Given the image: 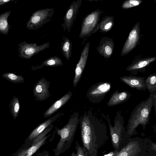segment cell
<instances>
[{"mask_svg":"<svg viewBox=\"0 0 156 156\" xmlns=\"http://www.w3.org/2000/svg\"><path fill=\"white\" fill-rule=\"evenodd\" d=\"M79 119L83 147L89 156H98L99 149L108 139L105 123L92 109L85 111Z\"/></svg>","mask_w":156,"mask_h":156,"instance_id":"obj_1","label":"cell"},{"mask_svg":"<svg viewBox=\"0 0 156 156\" xmlns=\"http://www.w3.org/2000/svg\"><path fill=\"white\" fill-rule=\"evenodd\" d=\"M153 106V93L150 94L148 98L141 101L133 109L128 120L126 129L129 139L137 134L136 129L139 126L143 130L149 124L151 109Z\"/></svg>","mask_w":156,"mask_h":156,"instance_id":"obj_2","label":"cell"},{"mask_svg":"<svg viewBox=\"0 0 156 156\" xmlns=\"http://www.w3.org/2000/svg\"><path fill=\"white\" fill-rule=\"evenodd\" d=\"M101 116L106 120L109 128L112 143L115 150L119 152L130 139L128 138L124 126V120L121 112H117L112 126L109 116L101 114Z\"/></svg>","mask_w":156,"mask_h":156,"instance_id":"obj_3","label":"cell"},{"mask_svg":"<svg viewBox=\"0 0 156 156\" xmlns=\"http://www.w3.org/2000/svg\"><path fill=\"white\" fill-rule=\"evenodd\" d=\"M79 118L78 112H74L65 126L61 129H57V134L60 138L55 151V156H58L70 147L80 123Z\"/></svg>","mask_w":156,"mask_h":156,"instance_id":"obj_4","label":"cell"},{"mask_svg":"<svg viewBox=\"0 0 156 156\" xmlns=\"http://www.w3.org/2000/svg\"><path fill=\"white\" fill-rule=\"evenodd\" d=\"M147 138H130L116 156H147Z\"/></svg>","mask_w":156,"mask_h":156,"instance_id":"obj_5","label":"cell"},{"mask_svg":"<svg viewBox=\"0 0 156 156\" xmlns=\"http://www.w3.org/2000/svg\"><path fill=\"white\" fill-rule=\"evenodd\" d=\"M103 12L100 9H96L84 18L81 24L80 38L89 37L99 30V21Z\"/></svg>","mask_w":156,"mask_h":156,"instance_id":"obj_6","label":"cell"},{"mask_svg":"<svg viewBox=\"0 0 156 156\" xmlns=\"http://www.w3.org/2000/svg\"><path fill=\"white\" fill-rule=\"evenodd\" d=\"M54 12V8H47L35 11L27 22V28L33 30L39 29L51 21Z\"/></svg>","mask_w":156,"mask_h":156,"instance_id":"obj_7","label":"cell"},{"mask_svg":"<svg viewBox=\"0 0 156 156\" xmlns=\"http://www.w3.org/2000/svg\"><path fill=\"white\" fill-rule=\"evenodd\" d=\"M111 87V84L108 82H100L94 84L87 90L86 97L90 102L98 103L104 99Z\"/></svg>","mask_w":156,"mask_h":156,"instance_id":"obj_8","label":"cell"},{"mask_svg":"<svg viewBox=\"0 0 156 156\" xmlns=\"http://www.w3.org/2000/svg\"><path fill=\"white\" fill-rule=\"evenodd\" d=\"M50 46L49 42L37 45L36 43H29L23 41L18 44L19 56L21 58L30 59L34 55L49 48Z\"/></svg>","mask_w":156,"mask_h":156,"instance_id":"obj_9","label":"cell"},{"mask_svg":"<svg viewBox=\"0 0 156 156\" xmlns=\"http://www.w3.org/2000/svg\"><path fill=\"white\" fill-rule=\"evenodd\" d=\"M82 2V0L73 1L66 11L63 19L64 21L61 24L64 32L66 29L69 33L71 31L72 26L76 19Z\"/></svg>","mask_w":156,"mask_h":156,"instance_id":"obj_10","label":"cell"},{"mask_svg":"<svg viewBox=\"0 0 156 156\" xmlns=\"http://www.w3.org/2000/svg\"><path fill=\"white\" fill-rule=\"evenodd\" d=\"M50 82L42 77L34 86L33 94L35 100L43 101L47 99L51 95L49 90Z\"/></svg>","mask_w":156,"mask_h":156,"instance_id":"obj_11","label":"cell"},{"mask_svg":"<svg viewBox=\"0 0 156 156\" xmlns=\"http://www.w3.org/2000/svg\"><path fill=\"white\" fill-rule=\"evenodd\" d=\"M90 45V41L87 42L85 44L82 51L79 62L76 65L73 83L74 87H76L79 82L86 64L89 54Z\"/></svg>","mask_w":156,"mask_h":156,"instance_id":"obj_12","label":"cell"},{"mask_svg":"<svg viewBox=\"0 0 156 156\" xmlns=\"http://www.w3.org/2000/svg\"><path fill=\"white\" fill-rule=\"evenodd\" d=\"M99 44L96 49L99 54L106 59L110 58L114 48V42L112 38L107 37H102Z\"/></svg>","mask_w":156,"mask_h":156,"instance_id":"obj_13","label":"cell"},{"mask_svg":"<svg viewBox=\"0 0 156 156\" xmlns=\"http://www.w3.org/2000/svg\"><path fill=\"white\" fill-rule=\"evenodd\" d=\"M146 77L133 75L124 76L119 77L120 80L130 87L138 90H145L146 88Z\"/></svg>","mask_w":156,"mask_h":156,"instance_id":"obj_14","label":"cell"},{"mask_svg":"<svg viewBox=\"0 0 156 156\" xmlns=\"http://www.w3.org/2000/svg\"><path fill=\"white\" fill-rule=\"evenodd\" d=\"M73 92L69 90L61 98L56 100L43 113V117L46 118L50 117L63 106L71 98Z\"/></svg>","mask_w":156,"mask_h":156,"instance_id":"obj_15","label":"cell"},{"mask_svg":"<svg viewBox=\"0 0 156 156\" xmlns=\"http://www.w3.org/2000/svg\"><path fill=\"white\" fill-rule=\"evenodd\" d=\"M131 94L126 90L119 92V90L115 91L106 103L108 107L124 103L131 97Z\"/></svg>","mask_w":156,"mask_h":156,"instance_id":"obj_16","label":"cell"},{"mask_svg":"<svg viewBox=\"0 0 156 156\" xmlns=\"http://www.w3.org/2000/svg\"><path fill=\"white\" fill-rule=\"evenodd\" d=\"M64 114V113L60 112L54 116L50 118L46 121L40 124L31 133L29 137V140L34 139L44 131L50 124L55 121L59 117L63 116Z\"/></svg>","mask_w":156,"mask_h":156,"instance_id":"obj_17","label":"cell"},{"mask_svg":"<svg viewBox=\"0 0 156 156\" xmlns=\"http://www.w3.org/2000/svg\"><path fill=\"white\" fill-rule=\"evenodd\" d=\"M63 65L61 59L56 56H55L46 59L40 65L31 66V69L32 70H36L45 66L54 67L62 66Z\"/></svg>","mask_w":156,"mask_h":156,"instance_id":"obj_18","label":"cell"},{"mask_svg":"<svg viewBox=\"0 0 156 156\" xmlns=\"http://www.w3.org/2000/svg\"><path fill=\"white\" fill-rule=\"evenodd\" d=\"M114 25V17L105 16L99 22V32L103 33L109 31Z\"/></svg>","mask_w":156,"mask_h":156,"instance_id":"obj_19","label":"cell"},{"mask_svg":"<svg viewBox=\"0 0 156 156\" xmlns=\"http://www.w3.org/2000/svg\"><path fill=\"white\" fill-rule=\"evenodd\" d=\"M63 41L61 44L62 53L67 60H69L72 56V44L69 39L64 36Z\"/></svg>","mask_w":156,"mask_h":156,"instance_id":"obj_20","label":"cell"},{"mask_svg":"<svg viewBox=\"0 0 156 156\" xmlns=\"http://www.w3.org/2000/svg\"><path fill=\"white\" fill-rule=\"evenodd\" d=\"M137 33L135 30H132L122 50L121 55L124 56L129 52L133 48L135 41Z\"/></svg>","mask_w":156,"mask_h":156,"instance_id":"obj_21","label":"cell"},{"mask_svg":"<svg viewBox=\"0 0 156 156\" xmlns=\"http://www.w3.org/2000/svg\"><path fill=\"white\" fill-rule=\"evenodd\" d=\"M11 12L10 10L7 11L0 15V33L1 34L6 35L8 34L9 25L8 23V18Z\"/></svg>","mask_w":156,"mask_h":156,"instance_id":"obj_22","label":"cell"},{"mask_svg":"<svg viewBox=\"0 0 156 156\" xmlns=\"http://www.w3.org/2000/svg\"><path fill=\"white\" fill-rule=\"evenodd\" d=\"M9 108L12 115L15 120L18 117L20 110V101L17 97L14 96L11 100Z\"/></svg>","mask_w":156,"mask_h":156,"instance_id":"obj_23","label":"cell"},{"mask_svg":"<svg viewBox=\"0 0 156 156\" xmlns=\"http://www.w3.org/2000/svg\"><path fill=\"white\" fill-rule=\"evenodd\" d=\"M146 88L150 94L156 92V73L149 75L145 80Z\"/></svg>","mask_w":156,"mask_h":156,"instance_id":"obj_24","label":"cell"},{"mask_svg":"<svg viewBox=\"0 0 156 156\" xmlns=\"http://www.w3.org/2000/svg\"><path fill=\"white\" fill-rule=\"evenodd\" d=\"M5 79L14 83H23L25 81L24 77L20 75H17L10 72H6L2 75Z\"/></svg>","mask_w":156,"mask_h":156,"instance_id":"obj_25","label":"cell"},{"mask_svg":"<svg viewBox=\"0 0 156 156\" xmlns=\"http://www.w3.org/2000/svg\"><path fill=\"white\" fill-rule=\"evenodd\" d=\"M147 156H156V142L148 138L147 145Z\"/></svg>","mask_w":156,"mask_h":156,"instance_id":"obj_26","label":"cell"},{"mask_svg":"<svg viewBox=\"0 0 156 156\" xmlns=\"http://www.w3.org/2000/svg\"><path fill=\"white\" fill-rule=\"evenodd\" d=\"M48 136L45 137L41 141L37 142L27 150V154L31 156L34 154L43 144Z\"/></svg>","mask_w":156,"mask_h":156,"instance_id":"obj_27","label":"cell"},{"mask_svg":"<svg viewBox=\"0 0 156 156\" xmlns=\"http://www.w3.org/2000/svg\"><path fill=\"white\" fill-rule=\"evenodd\" d=\"M75 149L76 153L73 152L71 156H89L86 151L80 144L78 141L76 142Z\"/></svg>","mask_w":156,"mask_h":156,"instance_id":"obj_28","label":"cell"},{"mask_svg":"<svg viewBox=\"0 0 156 156\" xmlns=\"http://www.w3.org/2000/svg\"><path fill=\"white\" fill-rule=\"evenodd\" d=\"M48 127L34 139L32 143V146L43 139L45 135L52 129L53 126V125L51 124L49 125V127Z\"/></svg>","mask_w":156,"mask_h":156,"instance_id":"obj_29","label":"cell"},{"mask_svg":"<svg viewBox=\"0 0 156 156\" xmlns=\"http://www.w3.org/2000/svg\"><path fill=\"white\" fill-rule=\"evenodd\" d=\"M139 2L137 1L130 0L125 1L122 4L121 7L122 9H126L138 5Z\"/></svg>","mask_w":156,"mask_h":156,"instance_id":"obj_30","label":"cell"},{"mask_svg":"<svg viewBox=\"0 0 156 156\" xmlns=\"http://www.w3.org/2000/svg\"><path fill=\"white\" fill-rule=\"evenodd\" d=\"M153 93V106L154 108L155 116H156V92Z\"/></svg>","mask_w":156,"mask_h":156,"instance_id":"obj_31","label":"cell"},{"mask_svg":"<svg viewBox=\"0 0 156 156\" xmlns=\"http://www.w3.org/2000/svg\"><path fill=\"white\" fill-rule=\"evenodd\" d=\"M119 151L117 150H114V151H111L108 154L105 155L104 156H116Z\"/></svg>","mask_w":156,"mask_h":156,"instance_id":"obj_32","label":"cell"},{"mask_svg":"<svg viewBox=\"0 0 156 156\" xmlns=\"http://www.w3.org/2000/svg\"><path fill=\"white\" fill-rule=\"evenodd\" d=\"M14 0H0V5H3L10 2H12Z\"/></svg>","mask_w":156,"mask_h":156,"instance_id":"obj_33","label":"cell"},{"mask_svg":"<svg viewBox=\"0 0 156 156\" xmlns=\"http://www.w3.org/2000/svg\"><path fill=\"white\" fill-rule=\"evenodd\" d=\"M153 131L154 133H156V124L154 125L153 126Z\"/></svg>","mask_w":156,"mask_h":156,"instance_id":"obj_34","label":"cell"},{"mask_svg":"<svg viewBox=\"0 0 156 156\" xmlns=\"http://www.w3.org/2000/svg\"><path fill=\"white\" fill-rule=\"evenodd\" d=\"M26 156H30V155H28V154H27V155H26Z\"/></svg>","mask_w":156,"mask_h":156,"instance_id":"obj_35","label":"cell"}]
</instances>
